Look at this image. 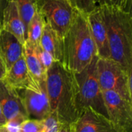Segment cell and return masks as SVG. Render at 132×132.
Instances as JSON below:
<instances>
[{
    "mask_svg": "<svg viewBox=\"0 0 132 132\" xmlns=\"http://www.w3.org/2000/svg\"><path fill=\"white\" fill-rule=\"evenodd\" d=\"M1 27L13 34L24 44L26 41V29L17 4L13 0H9L3 9Z\"/></svg>",
    "mask_w": 132,
    "mask_h": 132,
    "instance_id": "7c38bea8",
    "label": "cell"
},
{
    "mask_svg": "<svg viewBox=\"0 0 132 132\" xmlns=\"http://www.w3.org/2000/svg\"><path fill=\"white\" fill-rule=\"evenodd\" d=\"M101 9L107 27L110 59L132 74L131 13L108 5H101Z\"/></svg>",
    "mask_w": 132,
    "mask_h": 132,
    "instance_id": "3957f363",
    "label": "cell"
},
{
    "mask_svg": "<svg viewBox=\"0 0 132 132\" xmlns=\"http://www.w3.org/2000/svg\"><path fill=\"white\" fill-rule=\"evenodd\" d=\"M62 43L61 63L72 73L81 72L97 56L87 15L76 9L73 11L70 26L64 35Z\"/></svg>",
    "mask_w": 132,
    "mask_h": 132,
    "instance_id": "7a4b0ae2",
    "label": "cell"
},
{
    "mask_svg": "<svg viewBox=\"0 0 132 132\" xmlns=\"http://www.w3.org/2000/svg\"><path fill=\"white\" fill-rule=\"evenodd\" d=\"M45 24V19L36 10L26 28V40L33 45H39Z\"/></svg>",
    "mask_w": 132,
    "mask_h": 132,
    "instance_id": "e0dca14e",
    "label": "cell"
},
{
    "mask_svg": "<svg viewBox=\"0 0 132 132\" xmlns=\"http://www.w3.org/2000/svg\"><path fill=\"white\" fill-rule=\"evenodd\" d=\"M97 59L98 56H96L81 72L74 73L77 84V107L79 114L84 109L90 107L108 117L97 77Z\"/></svg>",
    "mask_w": 132,
    "mask_h": 132,
    "instance_id": "277c9868",
    "label": "cell"
},
{
    "mask_svg": "<svg viewBox=\"0 0 132 132\" xmlns=\"http://www.w3.org/2000/svg\"><path fill=\"white\" fill-rule=\"evenodd\" d=\"M13 1H15L17 4L21 18L22 19L26 31V28L28 26L30 19L36 12V0H13Z\"/></svg>",
    "mask_w": 132,
    "mask_h": 132,
    "instance_id": "ac0fdd59",
    "label": "cell"
},
{
    "mask_svg": "<svg viewBox=\"0 0 132 132\" xmlns=\"http://www.w3.org/2000/svg\"><path fill=\"white\" fill-rule=\"evenodd\" d=\"M108 118L118 132H132V102L114 91H102Z\"/></svg>",
    "mask_w": 132,
    "mask_h": 132,
    "instance_id": "52a82bcc",
    "label": "cell"
},
{
    "mask_svg": "<svg viewBox=\"0 0 132 132\" xmlns=\"http://www.w3.org/2000/svg\"><path fill=\"white\" fill-rule=\"evenodd\" d=\"M68 132H118L108 117L92 108L84 109L68 126Z\"/></svg>",
    "mask_w": 132,
    "mask_h": 132,
    "instance_id": "30bf717a",
    "label": "cell"
},
{
    "mask_svg": "<svg viewBox=\"0 0 132 132\" xmlns=\"http://www.w3.org/2000/svg\"><path fill=\"white\" fill-rule=\"evenodd\" d=\"M44 128L43 132H58L61 125L52 114L43 120Z\"/></svg>",
    "mask_w": 132,
    "mask_h": 132,
    "instance_id": "603a6c76",
    "label": "cell"
},
{
    "mask_svg": "<svg viewBox=\"0 0 132 132\" xmlns=\"http://www.w3.org/2000/svg\"><path fill=\"white\" fill-rule=\"evenodd\" d=\"M73 9L87 15L100 7L99 0H68Z\"/></svg>",
    "mask_w": 132,
    "mask_h": 132,
    "instance_id": "d6986e66",
    "label": "cell"
},
{
    "mask_svg": "<svg viewBox=\"0 0 132 132\" xmlns=\"http://www.w3.org/2000/svg\"><path fill=\"white\" fill-rule=\"evenodd\" d=\"M97 70L102 91H114L132 102V74L128 73L114 60L99 57L97 61Z\"/></svg>",
    "mask_w": 132,
    "mask_h": 132,
    "instance_id": "5b68a950",
    "label": "cell"
},
{
    "mask_svg": "<svg viewBox=\"0 0 132 132\" xmlns=\"http://www.w3.org/2000/svg\"><path fill=\"white\" fill-rule=\"evenodd\" d=\"M0 125H6V120L2 114V111L1 110V108H0Z\"/></svg>",
    "mask_w": 132,
    "mask_h": 132,
    "instance_id": "484cf974",
    "label": "cell"
},
{
    "mask_svg": "<svg viewBox=\"0 0 132 132\" xmlns=\"http://www.w3.org/2000/svg\"><path fill=\"white\" fill-rule=\"evenodd\" d=\"M46 88L51 114L61 125L68 127L79 115L74 73L55 61L46 70Z\"/></svg>",
    "mask_w": 132,
    "mask_h": 132,
    "instance_id": "6da1fadb",
    "label": "cell"
},
{
    "mask_svg": "<svg viewBox=\"0 0 132 132\" xmlns=\"http://www.w3.org/2000/svg\"><path fill=\"white\" fill-rule=\"evenodd\" d=\"M90 32L94 41L97 56L102 59H110V48L107 27L104 20L101 6L87 15Z\"/></svg>",
    "mask_w": 132,
    "mask_h": 132,
    "instance_id": "8fae6325",
    "label": "cell"
},
{
    "mask_svg": "<svg viewBox=\"0 0 132 132\" xmlns=\"http://www.w3.org/2000/svg\"><path fill=\"white\" fill-rule=\"evenodd\" d=\"M4 80L16 90H23L37 82L31 76L23 55L7 70Z\"/></svg>",
    "mask_w": 132,
    "mask_h": 132,
    "instance_id": "5bb4252c",
    "label": "cell"
},
{
    "mask_svg": "<svg viewBox=\"0 0 132 132\" xmlns=\"http://www.w3.org/2000/svg\"><path fill=\"white\" fill-rule=\"evenodd\" d=\"M101 5H108L131 13L132 0H99Z\"/></svg>",
    "mask_w": 132,
    "mask_h": 132,
    "instance_id": "44dd1931",
    "label": "cell"
},
{
    "mask_svg": "<svg viewBox=\"0 0 132 132\" xmlns=\"http://www.w3.org/2000/svg\"><path fill=\"white\" fill-rule=\"evenodd\" d=\"M43 120L27 118L21 123L19 132H43Z\"/></svg>",
    "mask_w": 132,
    "mask_h": 132,
    "instance_id": "ffe728a7",
    "label": "cell"
},
{
    "mask_svg": "<svg viewBox=\"0 0 132 132\" xmlns=\"http://www.w3.org/2000/svg\"><path fill=\"white\" fill-rule=\"evenodd\" d=\"M36 52L42 66L46 70H47V69L50 68L51 65L55 62V60L48 52L42 49L39 44L36 46Z\"/></svg>",
    "mask_w": 132,
    "mask_h": 132,
    "instance_id": "7402d4cb",
    "label": "cell"
},
{
    "mask_svg": "<svg viewBox=\"0 0 132 132\" xmlns=\"http://www.w3.org/2000/svg\"><path fill=\"white\" fill-rule=\"evenodd\" d=\"M8 1L9 0H0V26H1L2 19V12H3V9L5 7Z\"/></svg>",
    "mask_w": 132,
    "mask_h": 132,
    "instance_id": "d4e9b609",
    "label": "cell"
},
{
    "mask_svg": "<svg viewBox=\"0 0 132 132\" xmlns=\"http://www.w3.org/2000/svg\"><path fill=\"white\" fill-rule=\"evenodd\" d=\"M58 132H68V127L64 126V125H61Z\"/></svg>",
    "mask_w": 132,
    "mask_h": 132,
    "instance_id": "4316f807",
    "label": "cell"
},
{
    "mask_svg": "<svg viewBox=\"0 0 132 132\" xmlns=\"http://www.w3.org/2000/svg\"><path fill=\"white\" fill-rule=\"evenodd\" d=\"M0 108L6 123H22L28 118L22 96L4 80H0Z\"/></svg>",
    "mask_w": 132,
    "mask_h": 132,
    "instance_id": "9c48e42d",
    "label": "cell"
},
{
    "mask_svg": "<svg viewBox=\"0 0 132 132\" xmlns=\"http://www.w3.org/2000/svg\"><path fill=\"white\" fill-rule=\"evenodd\" d=\"M36 10L63 39L73 20L74 9L68 0H36Z\"/></svg>",
    "mask_w": 132,
    "mask_h": 132,
    "instance_id": "8992f818",
    "label": "cell"
},
{
    "mask_svg": "<svg viewBox=\"0 0 132 132\" xmlns=\"http://www.w3.org/2000/svg\"><path fill=\"white\" fill-rule=\"evenodd\" d=\"M58 34L46 22L40 38L39 46L42 49L48 52L55 60V61H62L63 43Z\"/></svg>",
    "mask_w": 132,
    "mask_h": 132,
    "instance_id": "2e32d148",
    "label": "cell"
},
{
    "mask_svg": "<svg viewBox=\"0 0 132 132\" xmlns=\"http://www.w3.org/2000/svg\"><path fill=\"white\" fill-rule=\"evenodd\" d=\"M0 53L7 70L22 56L23 44L11 32L0 26Z\"/></svg>",
    "mask_w": 132,
    "mask_h": 132,
    "instance_id": "4fadbf2b",
    "label": "cell"
},
{
    "mask_svg": "<svg viewBox=\"0 0 132 132\" xmlns=\"http://www.w3.org/2000/svg\"><path fill=\"white\" fill-rule=\"evenodd\" d=\"M6 73H7V68L5 66V61H4V60L1 55V53H0V80L5 79Z\"/></svg>",
    "mask_w": 132,
    "mask_h": 132,
    "instance_id": "cb8c5ba5",
    "label": "cell"
},
{
    "mask_svg": "<svg viewBox=\"0 0 132 132\" xmlns=\"http://www.w3.org/2000/svg\"><path fill=\"white\" fill-rule=\"evenodd\" d=\"M0 132H10L9 131V129L6 128L5 125H3L0 128Z\"/></svg>",
    "mask_w": 132,
    "mask_h": 132,
    "instance_id": "83f0119b",
    "label": "cell"
},
{
    "mask_svg": "<svg viewBox=\"0 0 132 132\" xmlns=\"http://www.w3.org/2000/svg\"><path fill=\"white\" fill-rule=\"evenodd\" d=\"M28 118L44 120L51 114L46 81L36 82L23 90L22 96Z\"/></svg>",
    "mask_w": 132,
    "mask_h": 132,
    "instance_id": "ba28073f",
    "label": "cell"
},
{
    "mask_svg": "<svg viewBox=\"0 0 132 132\" xmlns=\"http://www.w3.org/2000/svg\"><path fill=\"white\" fill-rule=\"evenodd\" d=\"M36 46L27 40L23 44V57L27 68L32 77L37 82L46 81V70L42 66L36 52Z\"/></svg>",
    "mask_w": 132,
    "mask_h": 132,
    "instance_id": "9a60e30c",
    "label": "cell"
},
{
    "mask_svg": "<svg viewBox=\"0 0 132 132\" xmlns=\"http://www.w3.org/2000/svg\"><path fill=\"white\" fill-rule=\"evenodd\" d=\"M2 126H3V125H0V128H1Z\"/></svg>",
    "mask_w": 132,
    "mask_h": 132,
    "instance_id": "f1b7e54d",
    "label": "cell"
}]
</instances>
